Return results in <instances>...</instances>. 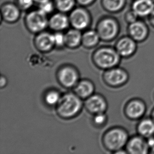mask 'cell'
Segmentation results:
<instances>
[{
	"mask_svg": "<svg viewBox=\"0 0 154 154\" xmlns=\"http://www.w3.org/2000/svg\"><path fill=\"white\" fill-rule=\"evenodd\" d=\"M153 98H154V94H153Z\"/></svg>",
	"mask_w": 154,
	"mask_h": 154,
	"instance_id": "obj_37",
	"label": "cell"
},
{
	"mask_svg": "<svg viewBox=\"0 0 154 154\" xmlns=\"http://www.w3.org/2000/svg\"><path fill=\"white\" fill-rule=\"evenodd\" d=\"M129 75L125 69L115 67L107 69L104 74V79L108 86L119 88L125 85L129 81Z\"/></svg>",
	"mask_w": 154,
	"mask_h": 154,
	"instance_id": "obj_8",
	"label": "cell"
},
{
	"mask_svg": "<svg viewBox=\"0 0 154 154\" xmlns=\"http://www.w3.org/2000/svg\"><path fill=\"white\" fill-rule=\"evenodd\" d=\"M94 91V86L91 82L83 80L75 86L76 94L82 98H88L92 95Z\"/></svg>",
	"mask_w": 154,
	"mask_h": 154,
	"instance_id": "obj_21",
	"label": "cell"
},
{
	"mask_svg": "<svg viewBox=\"0 0 154 154\" xmlns=\"http://www.w3.org/2000/svg\"><path fill=\"white\" fill-rule=\"evenodd\" d=\"M100 40L96 30L88 29L82 34V43L86 48H91L96 46Z\"/></svg>",
	"mask_w": 154,
	"mask_h": 154,
	"instance_id": "obj_22",
	"label": "cell"
},
{
	"mask_svg": "<svg viewBox=\"0 0 154 154\" xmlns=\"http://www.w3.org/2000/svg\"><path fill=\"white\" fill-rule=\"evenodd\" d=\"M129 138V134L126 129L122 127H115L106 131L103 140L106 149L115 153L125 148Z\"/></svg>",
	"mask_w": 154,
	"mask_h": 154,
	"instance_id": "obj_1",
	"label": "cell"
},
{
	"mask_svg": "<svg viewBox=\"0 0 154 154\" xmlns=\"http://www.w3.org/2000/svg\"><path fill=\"white\" fill-rule=\"evenodd\" d=\"M61 97L58 92L55 91H49L45 96V100L46 104L51 106L57 105Z\"/></svg>",
	"mask_w": 154,
	"mask_h": 154,
	"instance_id": "obj_25",
	"label": "cell"
},
{
	"mask_svg": "<svg viewBox=\"0 0 154 154\" xmlns=\"http://www.w3.org/2000/svg\"><path fill=\"white\" fill-rule=\"evenodd\" d=\"M53 35L55 46L60 47L65 45V34L62 32H55Z\"/></svg>",
	"mask_w": 154,
	"mask_h": 154,
	"instance_id": "obj_28",
	"label": "cell"
},
{
	"mask_svg": "<svg viewBox=\"0 0 154 154\" xmlns=\"http://www.w3.org/2000/svg\"><path fill=\"white\" fill-rule=\"evenodd\" d=\"M58 81L65 88L76 86L79 80V74L75 69L69 66L63 67L58 71Z\"/></svg>",
	"mask_w": 154,
	"mask_h": 154,
	"instance_id": "obj_13",
	"label": "cell"
},
{
	"mask_svg": "<svg viewBox=\"0 0 154 154\" xmlns=\"http://www.w3.org/2000/svg\"><path fill=\"white\" fill-rule=\"evenodd\" d=\"M137 42L127 35L119 38L115 43V48L121 57L130 58L137 52Z\"/></svg>",
	"mask_w": 154,
	"mask_h": 154,
	"instance_id": "obj_10",
	"label": "cell"
},
{
	"mask_svg": "<svg viewBox=\"0 0 154 154\" xmlns=\"http://www.w3.org/2000/svg\"><path fill=\"white\" fill-rule=\"evenodd\" d=\"M121 58L115 48L112 47L98 48L93 55L95 64L101 69L106 70L117 66L121 62Z\"/></svg>",
	"mask_w": 154,
	"mask_h": 154,
	"instance_id": "obj_4",
	"label": "cell"
},
{
	"mask_svg": "<svg viewBox=\"0 0 154 154\" xmlns=\"http://www.w3.org/2000/svg\"><path fill=\"white\" fill-rule=\"evenodd\" d=\"M6 84V79L4 77L2 76L1 78V87L3 88L4 86Z\"/></svg>",
	"mask_w": 154,
	"mask_h": 154,
	"instance_id": "obj_33",
	"label": "cell"
},
{
	"mask_svg": "<svg viewBox=\"0 0 154 154\" xmlns=\"http://www.w3.org/2000/svg\"><path fill=\"white\" fill-rule=\"evenodd\" d=\"M56 10L58 12L67 13L75 8L76 0H53Z\"/></svg>",
	"mask_w": 154,
	"mask_h": 154,
	"instance_id": "obj_23",
	"label": "cell"
},
{
	"mask_svg": "<svg viewBox=\"0 0 154 154\" xmlns=\"http://www.w3.org/2000/svg\"><path fill=\"white\" fill-rule=\"evenodd\" d=\"M15 3L22 11L30 10L34 4L36 3L35 0H15Z\"/></svg>",
	"mask_w": 154,
	"mask_h": 154,
	"instance_id": "obj_26",
	"label": "cell"
},
{
	"mask_svg": "<svg viewBox=\"0 0 154 154\" xmlns=\"http://www.w3.org/2000/svg\"><path fill=\"white\" fill-rule=\"evenodd\" d=\"M127 32V35L140 43L147 40L150 34V29L148 24L143 19H140L128 24Z\"/></svg>",
	"mask_w": 154,
	"mask_h": 154,
	"instance_id": "obj_9",
	"label": "cell"
},
{
	"mask_svg": "<svg viewBox=\"0 0 154 154\" xmlns=\"http://www.w3.org/2000/svg\"><path fill=\"white\" fill-rule=\"evenodd\" d=\"M69 17L72 27L80 31L88 29L92 24V15L86 7H75L69 12Z\"/></svg>",
	"mask_w": 154,
	"mask_h": 154,
	"instance_id": "obj_6",
	"label": "cell"
},
{
	"mask_svg": "<svg viewBox=\"0 0 154 154\" xmlns=\"http://www.w3.org/2000/svg\"><path fill=\"white\" fill-rule=\"evenodd\" d=\"M150 117L154 121V107L152 108V110L151 111Z\"/></svg>",
	"mask_w": 154,
	"mask_h": 154,
	"instance_id": "obj_34",
	"label": "cell"
},
{
	"mask_svg": "<svg viewBox=\"0 0 154 154\" xmlns=\"http://www.w3.org/2000/svg\"><path fill=\"white\" fill-rule=\"evenodd\" d=\"M34 43L38 50L46 52L51 50L55 45L53 34L48 32L44 31L37 34Z\"/></svg>",
	"mask_w": 154,
	"mask_h": 154,
	"instance_id": "obj_17",
	"label": "cell"
},
{
	"mask_svg": "<svg viewBox=\"0 0 154 154\" xmlns=\"http://www.w3.org/2000/svg\"><path fill=\"white\" fill-rule=\"evenodd\" d=\"M147 19L150 26L154 29V10L152 11L151 14L148 16Z\"/></svg>",
	"mask_w": 154,
	"mask_h": 154,
	"instance_id": "obj_31",
	"label": "cell"
},
{
	"mask_svg": "<svg viewBox=\"0 0 154 154\" xmlns=\"http://www.w3.org/2000/svg\"><path fill=\"white\" fill-rule=\"evenodd\" d=\"M149 154H154V146L152 148H150Z\"/></svg>",
	"mask_w": 154,
	"mask_h": 154,
	"instance_id": "obj_36",
	"label": "cell"
},
{
	"mask_svg": "<svg viewBox=\"0 0 154 154\" xmlns=\"http://www.w3.org/2000/svg\"><path fill=\"white\" fill-rule=\"evenodd\" d=\"M124 18L125 22L127 23V24L133 23L140 19L136 13L131 8L126 12Z\"/></svg>",
	"mask_w": 154,
	"mask_h": 154,
	"instance_id": "obj_27",
	"label": "cell"
},
{
	"mask_svg": "<svg viewBox=\"0 0 154 154\" xmlns=\"http://www.w3.org/2000/svg\"><path fill=\"white\" fill-rule=\"evenodd\" d=\"M96 0H76L77 4H79V6L87 7L90 6L95 2Z\"/></svg>",
	"mask_w": 154,
	"mask_h": 154,
	"instance_id": "obj_30",
	"label": "cell"
},
{
	"mask_svg": "<svg viewBox=\"0 0 154 154\" xmlns=\"http://www.w3.org/2000/svg\"><path fill=\"white\" fill-rule=\"evenodd\" d=\"M65 45L70 48H75L82 43L81 31L72 28L65 33Z\"/></svg>",
	"mask_w": 154,
	"mask_h": 154,
	"instance_id": "obj_20",
	"label": "cell"
},
{
	"mask_svg": "<svg viewBox=\"0 0 154 154\" xmlns=\"http://www.w3.org/2000/svg\"><path fill=\"white\" fill-rule=\"evenodd\" d=\"M48 16L38 8L30 10L24 17L25 26L32 33L38 34L44 31L48 27Z\"/></svg>",
	"mask_w": 154,
	"mask_h": 154,
	"instance_id": "obj_5",
	"label": "cell"
},
{
	"mask_svg": "<svg viewBox=\"0 0 154 154\" xmlns=\"http://www.w3.org/2000/svg\"><path fill=\"white\" fill-rule=\"evenodd\" d=\"M147 142L149 148H152L154 146V136L146 138Z\"/></svg>",
	"mask_w": 154,
	"mask_h": 154,
	"instance_id": "obj_32",
	"label": "cell"
},
{
	"mask_svg": "<svg viewBox=\"0 0 154 154\" xmlns=\"http://www.w3.org/2000/svg\"><path fill=\"white\" fill-rule=\"evenodd\" d=\"M38 5V9L42 11L47 15L52 14L56 9L53 0H48L45 2L41 3Z\"/></svg>",
	"mask_w": 154,
	"mask_h": 154,
	"instance_id": "obj_24",
	"label": "cell"
},
{
	"mask_svg": "<svg viewBox=\"0 0 154 154\" xmlns=\"http://www.w3.org/2000/svg\"><path fill=\"white\" fill-rule=\"evenodd\" d=\"M70 25L69 15L66 13L57 12L53 13L48 19V27L55 32H63Z\"/></svg>",
	"mask_w": 154,
	"mask_h": 154,
	"instance_id": "obj_14",
	"label": "cell"
},
{
	"mask_svg": "<svg viewBox=\"0 0 154 154\" xmlns=\"http://www.w3.org/2000/svg\"><path fill=\"white\" fill-rule=\"evenodd\" d=\"M137 134L145 138L154 136V121L150 117H143L136 126Z\"/></svg>",
	"mask_w": 154,
	"mask_h": 154,
	"instance_id": "obj_18",
	"label": "cell"
},
{
	"mask_svg": "<svg viewBox=\"0 0 154 154\" xmlns=\"http://www.w3.org/2000/svg\"><path fill=\"white\" fill-rule=\"evenodd\" d=\"M35 1L36 3H38V4L41 3H42V2L48 1V0H35Z\"/></svg>",
	"mask_w": 154,
	"mask_h": 154,
	"instance_id": "obj_35",
	"label": "cell"
},
{
	"mask_svg": "<svg viewBox=\"0 0 154 154\" xmlns=\"http://www.w3.org/2000/svg\"><path fill=\"white\" fill-rule=\"evenodd\" d=\"M82 107V102L76 94L67 93L60 97L57 104V112L59 116L64 119H69L79 112Z\"/></svg>",
	"mask_w": 154,
	"mask_h": 154,
	"instance_id": "obj_3",
	"label": "cell"
},
{
	"mask_svg": "<svg viewBox=\"0 0 154 154\" xmlns=\"http://www.w3.org/2000/svg\"><path fill=\"white\" fill-rule=\"evenodd\" d=\"M100 40L109 42L116 39L121 32L119 20L112 16H105L99 20L96 28Z\"/></svg>",
	"mask_w": 154,
	"mask_h": 154,
	"instance_id": "obj_2",
	"label": "cell"
},
{
	"mask_svg": "<svg viewBox=\"0 0 154 154\" xmlns=\"http://www.w3.org/2000/svg\"><path fill=\"white\" fill-rule=\"evenodd\" d=\"M22 10L15 3L6 2L1 6V17L6 23L13 24L19 21Z\"/></svg>",
	"mask_w": 154,
	"mask_h": 154,
	"instance_id": "obj_12",
	"label": "cell"
},
{
	"mask_svg": "<svg viewBox=\"0 0 154 154\" xmlns=\"http://www.w3.org/2000/svg\"><path fill=\"white\" fill-rule=\"evenodd\" d=\"M106 115L104 112L96 114L94 118V122L96 125H102L106 121Z\"/></svg>",
	"mask_w": 154,
	"mask_h": 154,
	"instance_id": "obj_29",
	"label": "cell"
},
{
	"mask_svg": "<svg viewBox=\"0 0 154 154\" xmlns=\"http://www.w3.org/2000/svg\"><path fill=\"white\" fill-rule=\"evenodd\" d=\"M152 1H154V0H152Z\"/></svg>",
	"mask_w": 154,
	"mask_h": 154,
	"instance_id": "obj_38",
	"label": "cell"
},
{
	"mask_svg": "<svg viewBox=\"0 0 154 154\" xmlns=\"http://www.w3.org/2000/svg\"><path fill=\"white\" fill-rule=\"evenodd\" d=\"M85 106L89 112L96 114L104 112L107 105L103 97L99 95H92L87 98Z\"/></svg>",
	"mask_w": 154,
	"mask_h": 154,
	"instance_id": "obj_16",
	"label": "cell"
},
{
	"mask_svg": "<svg viewBox=\"0 0 154 154\" xmlns=\"http://www.w3.org/2000/svg\"><path fill=\"white\" fill-rule=\"evenodd\" d=\"M130 8L140 19L147 18L154 10V2L152 0H133Z\"/></svg>",
	"mask_w": 154,
	"mask_h": 154,
	"instance_id": "obj_15",
	"label": "cell"
},
{
	"mask_svg": "<svg viewBox=\"0 0 154 154\" xmlns=\"http://www.w3.org/2000/svg\"><path fill=\"white\" fill-rule=\"evenodd\" d=\"M149 149L146 138L137 134L129 137L125 146L127 154H149Z\"/></svg>",
	"mask_w": 154,
	"mask_h": 154,
	"instance_id": "obj_11",
	"label": "cell"
},
{
	"mask_svg": "<svg viewBox=\"0 0 154 154\" xmlns=\"http://www.w3.org/2000/svg\"><path fill=\"white\" fill-rule=\"evenodd\" d=\"M101 5L107 12L116 14L123 11L127 3V0H101Z\"/></svg>",
	"mask_w": 154,
	"mask_h": 154,
	"instance_id": "obj_19",
	"label": "cell"
},
{
	"mask_svg": "<svg viewBox=\"0 0 154 154\" xmlns=\"http://www.w3.org/2000/svg\"><path fill=\"white\" fill-rule=\"evenodd\" d=\"M147 111L146 103L141 98L130 99L125 104L124 112L125 116L131 121H139L144 117Z\"/></svg>",
	"mask_w": 154,
	"mask_h": 154,
	"instance_id": "obj_7",
	"label": "cell"
}]
</instances>
